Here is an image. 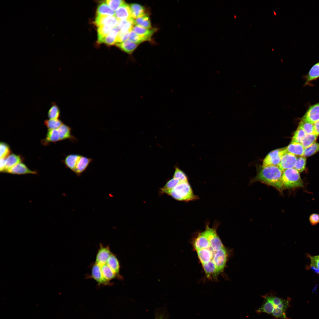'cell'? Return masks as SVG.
Returning a JSON list of instances; mask_svg holds the SVG:
<instances>
[{
	"label": "cell",
	"instance_id": "cell-1",
	"mask_svg": "<svg viewBox=\"0 0 319 319\" xmlns=\"http://www.w3.org/2000/svg\"><path fill=\"white\" fill-rule=\"evenodd\" d=\"M218 225L210 228L207 223L205 230L196 233L191 241L206 276L210 280H217L224 272L231 253L217 233Z\"/></svg>",
	"mask_w": 319,
	"mask_h": 319
},
{
	"label": "cell",
	"instance_id": "cell-2",
	"mask_svg": "<svg viewBox=\"0 0 319 319\" xmlns=\"http://www.w3.org/2000/svg\"><path fill=\"white\" fill-rule=\"evenodd\" d=\"M262 297V304L257 310V313L269 314L274 319H290L286 315L287 310L290 305V298L287 299L280 298L272 292L267 293Z\"/></svg>",
	"mask_w": 319,
	"mask_h": 319
},
{
	"label": "cell",
	"instance_id": "cell-3",
	"mask_svg": "<svg viewBox=\"0 0 319 319\" xmlns=\"http://www.w3.org/2000/svg\"><path fill=\"white\" fill-rule=\"evenodd\" d=\"M283 171L278 166H262L255 180L272 186L281 191L284 189L282 181Z\"/></svg>",
	"mask_w": 319,
	"mask_h": 319
},
{
	"label": "cell",
	"instance_id": "cell-4",
	"mask_svg": "<svg viewBox=\"0 0 319 319\" xmlns=\"http://www.w3.org/2000/svg\"><path fill=\"white\" fill-rule=\"evenodd\" d=\"M168 195L178 201L188 202L199 199V197L194 194L188 181H181L171 191Z\"/></svg>",
	"mask_w": 319,
	"mask_h": 319
},
{
	"label": "cell",
	"instance_id": "cell-5",
	"mask_svg": "<svg viewBox=\"0 0 319 319\" xmlns=\"http://www.w3.org/2000/svg\"><path fill=\"white\" fill-rule=\"evenodd\" d=\"M282 181L284 189L304 186L299 172L294 168L287 169L283 171Z\"/></svg>",
	"mask_w": 319,
	"mask_h": 319
},
{
	"label": "cell",
	"instance_id": "cell-6",
	"mask_svg": "<svg viewBox=\"0 0 319 319\" xmlns=\"http://www.w3.org/2000/svg\"><path fill=\"white\" fill-rule=\"evenodd\" d=\"M287 152L286 148L274 150L269 152L263 160L262 166H278L283 156Z\"/></svg>",
	"mask_w": 319,
	"mask_h": 319
},
{
	"label": "cell",
	"instance_id": "cell-7",
	"mask_svg": "<svg viewBox=\"0 0 319 319\" xmlns=\"http://www.w3.org/2000/svg\"><path fill=\"white\" fill-rule=\"evenodd\" d=\"M119 21L115 15H97L94 23L97 27L105 26L113 28L118 25Z\"/></svg>",
	"mask_w": 319,
	"mask_h": 319
},
{
	"label": "cell",
	"instance_id": "cell-8",
	"mask_svg": "<svg viewBox=\"0 0 319 319\" xmlns=\"http://www.w3.org/2000/svg\"><path fill=\"white\" fill-rule=\"evenodd\" d=\"M297 158L296 155L287 152L282 157L278 167L282 171L287 169L294 168Z\"/></svg>",
	"mask_w": 319,
	"mask_h": 319
},
{
	"label": "cell",
	"instance_id": "cell-9",
	"mask_svg": "<svg viewBox=\"0 0 319 319\" xmlns=\"http://www.w3.org/2000/svg\"><path fill=\"white\" fill-rule=\"evenodd\" d=\"M319 120V102L310 106L302 120L314 124Z\"/></svg>",
	"mask_w": 319,
	"mask_h": 319
},
{
	"label": "cell",
	"instance_id": "cell-10",
	"mask_svg": "<svg viewBox=\"0 0 319 319\" xmlns=\"http://www.w3.org/2000/svg\"><path fill=\"white\" fill-rule=\"evenodd\" d=\"M112 254L108 246H103L100 244L96 256L95 263L100 266L106 264Z\"/></svg>",
	"mask_w": 319,
	"mask_h": 319
},
{
	"label": "cell",
	"instance_id": "cell-11",
	"mask_svg": "<svg viewBox=\"0 0 319 319\" xmlns=\"http://www.w3.org/2000/svg\"><path fill=\"white\" fill-rule=\"evenodd\" d=\"M92 159L81 155L73 172L78 176H80L87 168Z\"/></svg>",
	"mask_w": 319,
	"mask_h": 319
},
{
	"label": "cell",
	"instance_id": "cell-12",
	"mask_svg": "<svg viewBox=\"0 0 319 319\" xmlns=\"http://www.w3.org/2000/svg\"><path fill=\"white\" fill-rule=\"evenodd\" d=\"M115 16L119 21L127 19L131 17L129 5L124 3L115 11Z\"/></svg>",
	"mask_w": 319,
	"mask_h": 319
},
{
	"label": "cell",
	"instance_id": "cell-13",
	"mask_svg": "<svg viewBox=\"0 0 319 319\" xmlns=\"http://www.w3.org/2000/svg\"><path fill=\"white\" fill-rule=\"evenodd\" d=\"M120 31V29L117 25L114 27L107 35L98 39V42L101 43H103L109 45L115 44L117 37Z\"/></svg>",
	"mask_w": 319,
	"mask_h": 319
},
{
	"label": "cell",
	"instance_id": "cell-14",
	"mask_svg": "<svg viewBox=\"0 0 319 319\" xmlns=\"http://www.w3.org/2000/svg\"><path fill=\"white\" fill-rule=\"evenodd\" d=\"M6 172L13 174H36L37 172L29 169L24 163H20L8 170Z\"/></svg>",
	"mask_w": 319,
	"mask_h": 319
},
{
	"label": "cell",
	"instance_id": "cell-15",
	"mask_svg": "<svg viewBox=\"0 0 319 319\" xmlns=\"http://www.w3.org/2000/svg\"><path fill=\"white\" fill-rule=\"evenodd\" d=\"M91 277L99 284L108 285L110 284L104 279L101 271L100 266L97 264L95 263L92 266Z\"/></svg>",
	"mask_w": 319,
	"mask_h": 319
},
{
	"label": "cell",
	"instance_id": "cell-16",
	"mask_svg": "<svg viewBox=\"0 0 319 319\" xmlns=\"http://www.w3.org/2000/svg\"><path fill=\"white\" fill-rule=\"evenodd\" d=\"M60 140L69 139L75 140L76 139L72 134L71 128L69 126L63 124L58 129Z\"/></svg>",
	"mask_w": 319,
	"mask_h": 319
},
{
	"label": "cell",
	"instance_id": "cell-17",
	"mask_svg": "<svg viewBox=\"0 0 319 319\" xmlns=\"http://www.w3.org/2000/svg\"><path fill=\"white\" fill-rule=\"evenodd\" d=\"M286 148L288 152L295 155L303 156L304 148L301 143L291 142Z\"/></svg>",
	"mask_w": 319,
	"mask_h": 319
},
{
	"label": "cell",
	"instance_id": "cell-18",
	"mask_svg": "<svg viewBox=\"0 0 319 319\" xmlns=\"http://www.w3.org/2000/svg\"><path fill=\"white\" fill-rule=\"evenodd\" d=\"M116 45L124 51L131 54L136 48L138 44L129 40L116 43Z\"/></svg>",
	"mask_w": 319,
	"mask_h": 319
},
{
	"label": "cell",
	"instance_id": "cell-19",
	"mask_svg": "<svg viewBox=\"0 0 319 319\" xmlns=\"http://www.w3.org/2000/svg\"><path fill=\"white\" fill-rule=\"evenodd\" d=\"M80 156L75 154H69L65 158L64 163L67 167L73 172Z\"/></svg>",
	"mask_w": 319,
	"mask_h": 319
},
{
	"label": "cell",
	"instance_id": "cell-20",
	"mask_svg": "<svg viewBox=\"0 0 319 319\" xmlns=\"http://www.w3.org/2000/svg\"><path fill=\"white\" fill-rule=\"evenodd\" d=\"M22 161L21 157L14 154H10L6 160V166L4 172L17 164L21 163Z\"/></svg>",
	"mask_w": 319,
	"mask_h": 319
},
{
	"label": "cell",
	"instance_id": "cell-21",
	"mask_svg": "<svg viewBox=\"0 0 319 319\" xmlns=\"http://www.w3.org/2000/svg\"><path fill=\"white\" fill-rule=\"evenodd\" d=\"M100 269L103 278L109 283L111 280L118 277L106 263L100 266Z\"/></svg>",
	"mask_w": 319,
	"mask_h": 319
},
{
	"label": "cell",
	"instance_id": "cell-22",
	"mask_svg": "<svg viewBox=\"0 0 319 319\" xmlns=\"http://www.w3.org/2000/svg\"><path fill=\"white\" fill-rule=\"evenodd\" d=\"M106 263L118 276L120 266L119 261L116 256L112 253L109 257Z\"/></svg>",
	"mask_w": 319,
	"mask_h": 319
},
{
	"label": "cell",
	"instance_id": "cell-23",
	"mask_svg": "<svg viewBox=\"0 0 319 319\" xmlns=\"http://www.w3.org/2000/svg\"><path fill=\"white\" fill-rule=\"evenodd\" d=\"M131 13V17L135 19L138 18L145 13V9L142 5L136 3L131 4L129 5Z\"/></svg>",
	"mask_w": 319,
	"mask_h": 319
},
{
	"label": "cell",
	"instance_id": "cell-24",
	"mask_svg": "<svg viewBox=\"0 0 319 319\" xmlns=\"http://www.w3.org/2000/svg\"><path fill=\"white\" fill-rule=\"evenodd\" d=\"M134 25V19L132 17L120 20L117 25L120 30V32H130L132 30Z\"/></svg>",
	"mask_w": 319,
	"mask_h": 319
},
{
	"label": "cell",
	"instance_id": "cell-25",
	"mask_svg": "<svg viewBox=\"0 0 319 319\" xmlns=\"http://www.w3.org/2000/svg\"><path fill=\"white\" fill-rule=\"evenodd\" d=\"M134 23L135 25L139 26L146 28L150 29L151 27L149 17L148 14H146L134 19Z\"/></svg>",
	"mask_w": 319,
	"mask_h": 319
},
{
	"label": "cell",
	"instance_id": "cell-26",
	"mask_svg": "<svg viewBox=\"0 0 319 319\" xmlns=\"http://www.w3.org/2000/svg\"><path fill=\"white\" fill-rule=\"evenodd\" d=\"M132 30L140 35L151 38L156 30L154 28L147 29L139 26L134 25Z\"/></svg>",
	"mask_w": 319,
	"mask_h": 319
},
{
	"label": "cell",
	"instance_id": "cell-27",
	"mask_svg": "<svg viewBox=\"0 0 319 319\" xmlns=\"http://www.w3.org/2000/svg\"><path fill=\"white\" fill-rule=\"evenodd\" d=\"M97 15L114 16L115 15V12L106 2H104L101 3L98 6Z\"/></svg>",
	"mask_w": 319,
	"mask_h": 319
},
{
	"label": "cell",
	"instance_id": "cell-28",
	"mask_svg": "<svg viewBox=\"0 0 319 319\" xmlns=\"http://www.w3.org/2000/svg\"><path fill=\"white\" fill-rule=\"evenodd\" d=\"M181 182L174 178L170 179L163 188H161V193H165L168 195L171 191Z\"/></svg>",
	"mask_w": 319,
	"mask_h": 319
},
{
	"label": "cell",
	"instance_id": "cell-29",
	"mask_svg": "<svg viewBox=\"0 0 319 319\" xmlns=\"http://www.w3.org/2000/svg\"><path fill=\"white\" fill-rule=\"evenodd\" d=\"M60 140L59 132L57 129L49 130L44 139L45 144L50 142H55Z\"/></svg>",
	"mask_w": 319,
	"mask_h": 319
},
{
	"label": "cell",
	"instance_id": "cell-30",
	"mask_svg": "<svg viewBox=\"0 0 319 319\" xmlns=\"http://www.w3.org/2000/svg\"><path fill=\"white\" fill-rule=\"evenodd\" d=\"M319 77V61L311 68L307 75L306 83L315 80Z\"/></svg>",
	"mask_w": 319,
	"mask_h": 319
},
{
	"label": "cell",
	"instance_id": "cell-31",
	"mask_svg": "<svg viewBox=\"0 0 319 319\" xmlns=\"http://www.w3.org/2000/svg\"><path fill=\"white\" fill-rule=\"evenodd\" d=\"M308 256L310 258V263L307 268L319 274V255L312 256L308 255Z\"/></svg>",
	"mask_w": 319,
	"mask_h": 319
},
{
	"label": "cell",
	"instance_id": "cell-32",
	"mask_svg": "<svg viewBox=\"0 0 319 319\" xmlns=\"http://www.w3.org/2000/svg\"><path fill=\"white\" fill-rule=\"evenodd\" d=\"M318 136L315 134H306L301 143L304 148L308 147L315 142Z\"/></svg>",
	"mask_w": 319,
	"mask_h": 319
},
{
	"label": "cell",
	"instance_id": "cell-33",
	"mask_svg": "<svg viewBox=\"0 0 319 319\" xmlns=\"http://www.w3.org/2000/svg\"><path fill=\"white\" fill-rule=\"evenodd\" d=\"M128 39L131 41L137 44L145 41L149 40L151 39L150 38L140 35L132 30L129 33Z\"/></svg>",
	"mask_w": 319,
	"mask_h": 319
},
{
	"label": "cell",
	"instance_id": "cell-34",
	"mask_svg": "<svg viewBox=\"0 0 319 319\" xmlns=\"http://www.w3.org/2000/svg\"><path fill=\"white\" fill-rule=\"evenodd\" d=\"M44 124L49 130L57 129L63 124L58 119H50L45 120Z\"/></svg>",
	"mask_w": 319,
	"mask_h": 319
},
{
	"label": "cell",
	"instance_id": "cell-35",
	"mask_svg": "<svg viewBox=\"0 0 319 319\" xmlns=\"http://www.w3.org/2000/svg\"><path fill=\"white\" fill-rule=\"evenodd\" d=\"M306 134L300 126H298L295 131L291 142H295L301 144Z\"/></svg>",
	"mask_w": 319,
	"mask_h": 319
},
{
	"label": "cell",
	"instance_id": "cell-36",
	"mask_svg": "<svg viewBox=\"0 0 319 319\" xmlns=\"http://www.w3.org/2000/svg\"><path fill=\"white\" fill-rule=\"evenodd\" d=\"M304 130L306 134H315L314 124L301 120L299 125Z\"/></svg>",
	"mask_w": 319,
	"mask_h": 319
},
{
	"label": "cell",
	"instance_id": "cell-37",
	"mask_svg": "<svg viewBox=\"0 0 319 319\" xmlns=\"http://www.w3.org/2000/svg\"><path fill=\"white\" fill-rule=\"evenodd\" d=\"M60 114L59 108L54 103H53L48 112V117L50 119H58Z\"/></svg>",
	"mask_w": 319,
	"mask_h": 319
},
{
	"label": "cell",
	"instance_id": "cell-38",
	"mask_svg": "<svg viewBox=\"0 0 319 319\" xmlns=\"http://www.w3.org/2000/svg\"><path fill=\"white\" fill-rule=\"evenodd\" d=\"M319 151V143L316 142L310 146L305 148L303 156H310Z\"/></svg>",
	"mask_w": 319,
	"mask_h": 319
},
{
	"label": "cell",
	"instance_id": "cell-39",
	"mask_svg": "<svg viewBox=\"0 0 319 319\" xmlns=\"http://www.w3.org/2000/svg\"><path fill=\"white\" fill-rule=\"evenodd\" d=\"M10 149L8 145L5 142H1L0 143V159L6 158L10 155Z\"/></svg>",
	"mask_w": 319,
	"mask_h": 319
},
{
	"label": "cell",
	"instance_id": "cell-40",
	"mask_svg": "<svg viewBox=\"0 0 319 319\" xmlns=\"http://www.w3.org/2000/svg\"><path fill=\"white\" fill-rule=\"evenodd\" d=\"M306 164V158L304 156H301L297 158L294 168L299 172H301L305 170Z\"/></svg>",
	"mask_w": 319,
	"mask_h": 319
},
{
	"label": "cell",
	"instance_id": "cell-41",
	"mask_svg": "<svg viewBox=\"0 0 319 319\" xmlns=\"http://www.w3.org/2000/svg\"><path fill=\"white\" fill-rule=\"evenodd\" d=\"M113 28L105 26L98 27L97 28L98 39H100L107 35Z\"/></svg>",
	"mask_w": 319,
	"mask_h": 319
},
{
	"label": "cell",
	"instance_id": "cell-42",
	"mask_svg": "<svg viewBox=\"0 0 319 319\" xmlns=\"http://www.w3.org/2000/svg\"><path fill=\"white\" fill-rule=\"evenodd\" d=\"M173 178H176L181 181H187L188 178L186 174L181 170L178 167L175 168Z\"/></svg>",
	"mask_w": 319,
	"mask_h": 319
},
{
	"label": "cell",
	"instance_id": "cell-43",
	"mask_svg": "<svg viewBox=\"0 0 319 319\" xmlns=\"http://www.w3.org/2000/svg\"><path fill=\"white\" fill-rule=\"evenodd\" d=\"M106 3L113 11L116 10L117 9L123 4L124 1L122 0H108L105 1Z\"/></svg>",
	"mask_w": 319,
	"mask_h": 319
},
{
	"label": "cell",
	"instance_id": "cell-44",
	"mask_svg": "<svg viewBox=\"0 0 319 319\" xmlns=\"http://www.w3.org/2000/svg\"><path fill=\"white\" fill-rule=\"evenodd\" d=\"M130 32H120L116 38V43L123 42L127 40L129 38Z\"/></svg>",
	"mask_w": 319,
	"mask_h": 319
},
{
	"label": "cell",
	"instance_id": "cell-45",
	"mask_svg": "<svg viewBox=\"0 0 319 319\" xmlns=\"http://www.w3.org/2000/svg\"><path fill=\"white\" fill-rule=\"evenodd\" d=\"M310 224L315 225L319 223V214L313 213L311 214L309 218Z\"/></svg>",
	"mask_w": 319,
	"mask_h": 319
},
{
	"label": "cell",
	"instance_id": "cell-46",
	"mask_svg": "<svg viewBox=\"0 0 319 319\" xmlns=\"http://www.w3.org/2000/svg\"><path fill=\"white\" fill-rule=\"evenodd\" d=\"M6 158L0 159V171L1 172H4L6 166Z\"/></svg>",
	"mask_w": 319,
	"mask_h": 319
},
{
	"label": "cell",
	"instance_id": "cell-47",
	"mask_svg": "<svg viewBox=\"0 0 319 319\" xmlns=\"http://www.w3.org/2000/svg\"><path fill=\"white\" fill-rule=\"evenodd\" d=\"M315 134L319 135V120L314 123Z\"/></svg>",
	"mask_w": 319,
	"mask_h": 319
},
{
	"label": "cell",
	"instance_id": "cell-48",
	"mask_svg": "<svg viewBox=\"0 0 319 319\" xmlns=\"http://www.w3.org/2000/svg\"><path fill=\"white\" fill-rule=\"evenodd\" d=\"M156 319H164L163 317L160 316L156 318Z\"/></svg>",
	"mask_w": 319,
	"mask_h": 319
}]
</instances>
